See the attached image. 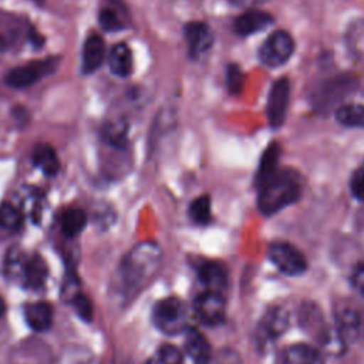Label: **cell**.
Returning <instances> with one entry per match:
<instances>
[{"label":"cell","mask_w":364,"mask_h":364,"mask_svg":"<svg viewBox=\"0 0 364 364\" xmlns=\"http://www.w3.org/2000/svg\"><path fill=\"white\" fill-rule=\"evenodd\" d=\"M193 310L203 324L216 326L225 318L226 303L222 293L206 290L195 299Z\"/></svg>","instance_id":"9c48e42d"},{"label":"cell","mask_w":364,"mask_h":364,"mask_svg":"<svg viewBox=\"0 0 364 364\" xmlns=\"http://www.w3.org/2000/svg\"><path fill=\"white\" fill-rule=\"evenodd\" d=\"M181 351L172 344L161 346L146 361V364H182Z\"/></svg>","instance_id":"f546056e"},{"label":"cell","mask_w":364,"mask_h":364,"mask_svg":"<svg viewBox=\"0 0 364 364\" xmlns=\"http://www.w3.org/2000/svg\"><path fill=\"white\" fill-rule=\"evenodd\" d=\"M24 318L34 331H46L53 323V309L47 301H34L24 306Z\"/></svg>","instance_id":"ac0fdd59"},{"label":"cell","mask_w":364,"mask_h":364,"mask_svg":"<svg viewBox=\"0 0 364 364\" xmlns=\"http://www.w3.org/2000/svg\"><path fill=\"white\" fill-rule=\"evenodd\" d=\"M198 276L209 291L222 293L228 284L226 269L218 262H203L198 269Z\"/></svg>","instance_id":"d6986e66"},{"label":"cell","mask_w":364,"mask_h":364,"mask_svg":"<svg viewBox=\"0 0 364 364\" xmlns=\"http://www.w3.org/2000/svg\"><path fill=\"white\" fill-rule=\"evenodd\" d=\"M337 121L346 127L364 128V105L363 104H344L336 111Z\"/></svg>","instance_id":"603a6c76"},{"label":"cell","mask_w":364,"mask_h":364,"mask_svg":"<svg viewBox=\"0 0 364 364\" xmlns=\"http://www.w3.org/2000/svg\"><path fill=\"white\" fill-rule=\"evenodd\" d=\"M104 58H105L104 40L97 33L90 34L82 46V54H81L82 74H91L97 71L101 67Z\"/></svg>","instance_id":"5bb4252c"},{"label":"cell","mask_w":364,"mask_h":364,"mask_svg":"<svg viewBox=\"0 0 364 364\" xmlns=\"http://www.w3.org/2000/svg\"><path fill=\"white\" fill-rule=\"evenodd\" d=\"M23 225V213L13 203L3 202L0 205V228L6 230H17Z\"/></svg>","instance_id":"83f0119b"},{"label":"cell","mask_w":364,"mask_h":364,"mask_svg":"<svg viewBox=\"0 0 364 364\" xmlns=\"http://www.w3.org/2000/svg\"><path fill=\"white\" fill-rule=\"evenodd\" d=\"M257 185V206L263 215H274L283 208L294 203L301 193L299 176L291 171L276 169Z\"/></svg>","instance_id":"7a4b0ae2"},{"label":"cell","mask_w":364,"mask_h":364,"mask_svg":"<svg viewBox=\"0 0 364 364\" xmlns=\"http://www.w3.org/2000/svg\"><path fill=\"white\" fill-rule=\"evenodd\" d=\"M279 158H280V146L277 144H272L263 154L257 173H256V182L262 181L272 172L277 169L279 165Z\"/></svg>","instance_id":"484cf974"},{"label":"cell","mask_w":364,"mask_h":364,"mask_svg":"<svg viewBox=\"0 0 364 364\" xmlns=\"http://www.w3.org/2000/svg\"><path fill=\"white\" fill-rule=\"evenodd\" d=\"M280 364H324V360L317 348L299 343L283 348Z\"/></svg>","instance_id":"2e32d148"},{"label":"cell","mask_w":364,"mask_h":364,"mask_svg":"<svg viewBox=\"0 0 364 364\" xmlns=\"http://www.w3.org/2000/svg\"><path fill=\"white\" fill-rule=\"evenodd\" d=\"M290 100V84L287 78H279L273 82L266 105L267 121L272 128H279L286 119Z\"/></svg>","instance_id":"ba28073f"},{"label":"cell","mask_w":364,"mask_h":364,"mask_svg":"<svg viewBox=\"0 0 364 364\" xmlns=\"http://www.w3.org/2000/svg\"><path fill=\"white\" fill-rule=\"evenodd\" d=\"M4 276L30 290H38L47 280V264L40 255L10 249L4 259Z\"/></svg>","instance_id":"3957f363"},{"label":"cell","mask_w":364,"mask_h":364,"mask_svg":"<svg viewBox=\"0 0 364 364\" xmlns=\"http://www.w3.org/2000/svg\"><path fill=\"white\" fill-rule=\"evenodd\" d=\"M351 284L361 296H364V263H358L354 267L351 273Z\"/></svg>","instance_id":"e575fe53"},{"label":"cell","mask_w":364,"mask_h":364,"mask_svg":"<svg viewBox=\"0 0 364 364\" xmlns=\"http://www.w3.org/2000/svg\"><path fill=\"white\" fill-rule=\"evenodd\" d=\"M266 0H229V3L235 4V6H255V4H259V3H263Z\"/></svg>","instance_id":"d590c367"},{"label":"cell","mask_w":364,"mask_h":364,"mask_svg":"<svg viewBox=\"0 0 364 364\" xmlns=\"http://www.w3.org/2000/svg\"><path fill=\"white\" fill-rule=\"evenodd\" d=\"M228 82L232 92H237L243 82V74L237 65H230L228 73Z\"/></svg>","instance_id":"836d02e7"},{"label":"cell","mask_w":364,"mask_h":364,"mask_svg":"<svg viewBox=\"0 0 364 364\" xmlns=\"http://www.w3.org/2000/svg\"><path fill=\"white\" fill-rule=\"evenodd\" d=\"M350 191L351 195L360 200L364 202V166H360L354 171L350 179Z\"/></svg>","instance_id":"1f68e13d"},{"label":"cell","mask_w":364,"mask_h":364,"mask_svg":"<svg viewBox=\"0 0 364 364\" xmlns=\"http://www.w3.org/2000/svg\"><path fill=\"white\" fill-rule=\"evenodd\" d=\"M289 326V316L284 309L273 307L264 313L257 326L259 343H272L274 338L282 336Z\"/></svg>","instance_id":"7c38bea8"},{"label":"cell","mask_w":364,"mask_h":364,"mask_svg":"<svg viewBox=\"0 0 364 364\" xmlns=\"http://www.w3.org/2000/svg\"><path fill=\"white\" fill-rule=\"evenodd\" d=\"M363 327V320L358 310L353 307H340L336 313V334L343 344L357 341Z\"/></svg>","instance_id":"4fadbf2b"},{"label":"cell","mask_w":364,"mask_h":364,"mask_svg":"<svg viewBox=\"0 0 364 364\" xmlns=\"http://www.w3.org/2000/svg\"><path fill=\"white\" fill-rule=\"evenodd\" d=\"M185 351L193 364H208L212 357V348L208 338L196 328L185 330Z\"/></svg>","instance_id":"9a60e30c"},{"label":"cell","mask_w":364,"mask_h":364,"mask_svg":"<svg viewBox=\"0 0 364 364\" xmlns=\"http://www.w3.org/2000/svg\"><path fill=\"white\" fill-rule=\"evenodd\" d=\"M189 218L198 225H208L210 222V199L206 195L195 198L189 205Z\"/></svg>","instance_id":"4316f807"},{"label":"cell","mask_w":364,"mask_h":364,"mask_svg":"<svg viewBox=\"0 0 364 364\" xmlns=\"http://www.w3.org/2000/svg\"><path fill=\"white\" fill-rule=\"evenodd\" d=\"M162 266V249L152 240L135 245L122 259L118 269L119 291L124 297H134L158 274Z\"/></svg>","instance_id":"6da1fadb"},{"label":"cell","mask_w":364,"mask_h":364,"mask_svg":"<svg viewBox=\"0 0 364 364\" xmlns=\"http://www.w3.org/2000/svg\"><path fill=\"white\" fill-rule=\"evenodd\" d=\"M185 40L189 55L199 58L206 54L213 44V33L203 21H191L185 26Z\"/></svg>","instance_id":"30bf717a"},{"label":"cell","mask_w":364,"mask_h":364,"mask_svg":"<svg viewBox=\"0 0 364 364\" xmlns=\"http://www.w3.org/2000/svg\"><path fill=\"white\" fill-rule=\"evenodd\" d=\"M355 88V80L350 77H338L321 84L314 95L316 105L320 108H328L344 98L346 94Z\"/></svg>","instance_id":"8fae6325"},{"label":"cell","mask_w":364,"mask_h":364,"mask_svg":"<svg viewBox=\"0 0 364 364\" xmlns=\"http://www.w3.org/2000/svg\"><path fill=\"white\" fill-rule=\"evenodd\" d=\"M4 313H6V303H4L3 297H0V318L3 317Z\"/></svg>","instance_id":"74e56055"},{"label":"cell","mask_w":364,"mask_h":364,"mask_svg":"<svg viewBox=\"0 0 364 364\" xmlns=\"http://www.w3.org/2000/svg\"><path fill=\"white\" fill-rule=\"evenodd\" d=\"M33 164L44 175L53 176L57 173L60 162L55 151L48 144H40L33 151Z\"/></svg>","instance_id":"44dd1931"},{"label":"cell","mask_w":364,"mask_h":364,"mask_svg":"<svg viewBox=\"0 0 364 364\" xmlns=\"http://www.w3.org/2000/svg\"><path fill=\"white\" fill-rule=\"evenodd\" d=\"M152 323L168 336L179 334L188 328V307L176 296L165 297L154 304Z\"/></svg>","instance_id":"277c9868"},{"label":"cell","mask_w":364,"mask_h":364,"mask_svg":"<svg viewBox=\"0 0 364 364\" xmlns=\"http://www.w3.org/2000/svg\"><path fill=\"white\" fill-rule=\"evenodd\" d=\"M128 125L125 119H112L104 128V138L114 146H124Z\"/></svg>","instance_id":"f1b7e54d"},{"label":"cell","mask_w":364,"mask_h":364,"mask_svg":"<svg viewBox=\"0 0 364 364\" xmlns=\"http://www.w3.org/2000/svg\"><path fill=\"white\" fill-rule=\"evenodd\" d=\"M58 65L57 58H43L18 65L6 74V84L11 88H27L47 75L53 74Z\"/></svg>","instance_id":"5b68a950"},{"label":"cell","mask_w":364,"mask_h":364,"mask_svg":"<svg viewBox=\"0 0 364 364\" xmlns=\"http://www.w3.org/2000/svg\"><path fill=\"white\" fill-rule=\"evenodd\" d=\"M300 324H303V327H306L307 330L314 331L318 337L324 338V343H327L328 333L326 331V327L323 328V320L317 307L303 306V309L300 310Z\"/></svg>","instance_id":"d4e9b609"},{"label":"cell","mask_w":364,"mask_h":364,"mask_svg":"<svg viewBox=\"0 0 364 364\" xmlns=\"http://www.w3.org/2000/svg\"><path fill=\"white\" fill-rule=\"evenodd\" d=\"M294 51L293 37L284 31H273L259 48V58L267 67L283 65Z\"/></svg>","instance_id":"8992f818"},{"label":"cell","mask_w":364,"mask_h":364,"mask_svg":"<svg viewBox=\"0 0 364 364\" xmlns=\"http://www.w3.org/2000/svg\"><path fill=\"white\" fill-rule=\"evenodd\" d=\"M6 51H7V40L0 36V60L3 58Z\"/></svg>","instance_id":"8d00e7d4"},{"label":"cell","mask_w":364,"mask_h":364,"mask_svg":"<svg viewBox=\"0 0 364 364\" xmlns=\"http://www.w3.org/2000/svg\"><path fill=\"white\" fill-rule=\"evenodd\" d=\"M87 225V213L80 208H68L61 213L60 226L67 237H75Z\"/></svg>","instance_id":"7402d4cb"},{"label":"cell","mask_w":364,"mask_h":364,"mask_svg":"<svg viewBox=\"0 0 364 364\" xmlns=\"http://www.w3.org/2000/svg\"><path fill=\"white\" fill-rule=\"evenodd\" d=\"M346 44L354 57L364 58V20H355L348 26Z\"/></svg>","instance_id":"cb8c5ba5"},{"label":"cell","mask_w":364,"mask_h":364,"mask_svg":"<svg viewBox=\"0 0 364 364\" xmlns=\"http://www.w3.org/2000/svg\"><path fill=\"white\" fill-rule=\"evenodd\" d=\"M267 256L272 263L284 274L297 276L307 269L304 255L290 243L274 242L267 249Z\"/></svg>","instance_id":"52a82bcc"},{"label":"cell","mask_w":364,"mask_h":364,"mask_svg":"<svg viewBox=\"0 0 364 364\" xmlns=\"http://www.w3.org/2000/svg\"><path fill=\"white\" fill-rule=\"evenodd\" d=\"M70 301L73 303V306H74L75 311L80 314V317H82L84 320H91V317H92L91 303H90V300H88L84 294L75 293V294L70 299Z\"/></svg>","instance_id":"d6a6232c"},{"label":"cell","mask_w":364,"mask_h":364,"mask_svg":"<svg viewBox=\"0 0 364 364\" xmlns=\"http://www.w3.org/2000/svg\"><path fill=\"white\" fill-rule=\"evenodd\" d=\"M272 23L273 17L269 13L262 10H247L235 20L233 28L240 36H249L262 31Z\"/></svg>","instance_id":"e0dca14e"},{"label":"cell","mask_w":364,"mask_h":364,"mask_svg":"<svg viewBox=\"0 0 364 364\" xmlns=\"http://www.w3.org/2000/svg\"><path fill=\"white\" fill-rule=\"evenodd\" d=\"M100 24L104 30L107 31H118L124 28V23L121 20V17H118V14L112 10V9H102L100 11Z\"/></svg>","instance_id":"4dcf8cb0"},{"label":"cell","mask_w":364,"mask_h":364,"mask_svg":"<svg viewBox=\"0 0 364 364\" xmlns=\"http://www.w3.org/2000/svg\"><path fill=\"white\" fill-rule=\"evenodd\" d=\"M108 65L112 74L117 77H128L132 71V53L124 43L115 44L108 55Z\"/></svg>","instance_id":"ffe728a7"},{"label":"cell","mask_w":364,"mask_h":364,"mask_svg":"<svg viewBox=\"0 0 364 364\" xmlns=\"http://www.w3.org/2000/svg\"><path fill=\"white\" fill-rule=\"evenodd\" d=\"M31 1H36V3H38V4H43V3H44V0H31Z\"/></svg>","instance_id":"f35d334b"}]
</instances>
